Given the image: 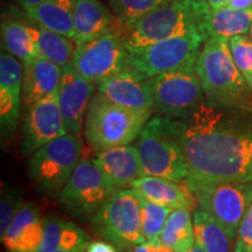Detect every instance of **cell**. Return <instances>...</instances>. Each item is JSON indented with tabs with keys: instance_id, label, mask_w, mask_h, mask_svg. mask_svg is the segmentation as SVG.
<instances>
[{
	"instance_id": "cell-22",
	"label": "cell",
	"mask_w": 252,
	"mask_h": 252,
	"mask_svg": "<svg viewBox=\"0 0 252 252\" xmlns=\"http://www.w3.org/2000/svg\"><path fill=\"white\" fill-rule=\"evenodd\" d=\"M90 236L87 231L56 215L43 217V238L39 252L58 250H87Z\"/></svg>"
},
{
	"instance_id": "cell-9",
	"label": "cell",
	"mask_w": 252,
	"mask_h": 252,
	"mask_svg": "<svg viewBox=\"0 0 252 252\" xmlns=\"http://www.w3.org/2000/svg\"><path fill=\"white\" fill-rule=\"evenodd\" d=\"M116 191L117 188L94 159L86 158L59 194V203L68 215L81 222H90Z\"/></svg>"
},
{
	"instance_id": "cell-10",
	"label": "cell",
	"mask_w": 252,
	"mask_h": 252,
	"mask_svg": "<svg viewBox=\"0 0 252 252\" xmlns=\"http://www.w3.org/2000/svg\"><path fill=\"white\" fill-rule=\"evenodd\" d=\"M203 42V36L198 32H189L143 48L131 49L127 67L143 78L195 67Z\"/></svg>"
},
{
	"instance_id": "cell-14",
	"label": "cell",
	"mask_w": 252,
	"mask_h": 252,
	"mask_svg": "<svg viewBox=\"0 0 252 252\" xmlns=\"http://www.w3.org/2000/svg\"><path fill=\"white\" fill-rule=\"evenodd\" d=\"M96 84L88 81L76 71L71 63L62 68L59 88V103L67 133L78 135L86 121L89 104Z\"/></svg>"
},
{
	"instance_id": "cell-17",
	"label": "cell",
	"mask_w": 252,
	"mask_h": 252,
	"mask_svg": "<svg viewBox=\"0 0 252 252\" xmlns=\"http://www.w3.org/2000/svg\"><path fill=\"white\" fill-rule=\"evenodd\" d=\"M94 159L117 190L132 188V185L145 175L139 154L132 145L94 152Z\"/></svg>"
},
{
	"instance_id": "cell-8",
	"label": "cell",
	"mask_w": 252,
	"mask_h": 252,
	"mask_svg": "<svg viewBox=\"0 0 252 252\" xmlns=\"http://www.w3.org/2000/svg\"><path fill=\"white\" fill-rule=\"evenodd\" d=\"M94 232L124 252L146 242L141 228L139 194L134 189L116 191L90 220Z\"/></svg>"
},
{
	"instance_id": "cell-37",
	"label": "cell",
	"mask_w": 252,
	"mask_h": 252,
	"mask_svg": "<svg viewBox=\"0 0 252 252\" xmlns=\"http://www.w3.org/2000/svg\"><path fill=\"white\" fill-rule=\"evenodd\" d=\"M18 1H19V4L21 5V7L24 8V11H25V9L34 7V6H36V5L41 4V2L46 1V0H18Z\"/></svg>"
},
{
	"instance_id": "cell-7",
	"label": "cell",
	"mask_w": 252,
	"mask_h": 252,
	"mask_svg": "<svg viewBox=\"0 0 252 252\" xmlns=\"http://www.w3.org/2000/svg\"><path fill=\"white\" fill-rule=\"evenodd\" d=\"M185 184L196 197L198 209L209 214L235 239L238 226L252 204V182L188 178Z\"/></svg>"
},
{
	"instance_id": "cell-35",
	"label": "cell",
	"mask_w": 252,
	"mask_h": 252,
	"mask_svg": "<svg viewBox=\"0 0 252 252\" xmlns=\"http://www.w3.org/2000/svg\"><path fill=\"white\" fill-rule=\"evenodd\" d=\"M86 252H117V248L106 241H94L88 245Z\"/></svg>"
},
{
	"instance_id": "cell-30",
	"label": "cell",
	"mask_w": 252,
	"mask_h": 252,
	"mask_svg": "<svg viewBox=\"0 0 252 252\" xmlns=\"http://www.w3.org/2000/svg\"><path fill=\"white\" fill-rule=\"evenodd\" d=\"M174 1L176 0H109V5L119 23L125 24Z\"/></svg>"
},
{
	"instance_id": "cell-15",
	"label": "cell",
	"mask_w": 252,
	"mask_h": 252,
	"mask_svg": "<svg viewBox=\"0 0 252 252\" xmlns=\"http://www.w3.org/2000/svg\"><path fill=\"white\" fill-rule=\"evenodd\" d=\"M98 90L112 103L134 111H153V98L147 78L126 68L100 82Z\"/></svg>"
},
{
	"instance_id": "cell-2",
	"label": "cell",
	"mask_w": 252,
	"mask_h": 252,
	"mask_svg": "<svg viewBox=\"0 0 252 252\" xmlns=\"http://www.w3.org/2000/svg\"><path fill=\"white\" fill-rule=\"evenodd\" d=\"M210 8L207 0H176L130 23L118 21V31L127 50L143 48L189 32H198L206 41Z\"/></svg>"
},
{
	"instance_id": "cell-6",
	"label": "cell",
	"mask_w": 252,
	"mask_h": 252,
	"mask_svg": "<svg viewBox=\"0 0 252 252\" xmlns=\"http://www.w3.org/2000/svg\"><path fill=\"white\" fill-rule=\"evenodd\" d=\"M83 146L78 135L67 133L49 141L32 154L28 176L39 193L56 196L82 160Z\"/></svg>"
},
{
	"instance_id": "cell-36",
	"label": "cell",
	"mask_w": 252,
	"mask_h": 252,
	"mask_svg": "<svg viewBox=\"0 0 252 252\" xmlns=\"http://www.w3.org/2000/svg\"><path fill=\"white\" fill-rule=\"evenodd\" d=\"M225 6L228 7L241 9V11H245V9L252 8V0H229L228 4Z\"/></svg>"
},
{
	"instance_id": "cell-42",
	"label": "cell",
	"mask_w": 252,
	"mask_h": 252,
	"mask_svg": "<svg viewBox=\"0 0 252 252\" xmlns=\"http://www.w3.org/2000/svg\"><path fill=\"white\" fill-rule=\"evenodd\" d=\"M249 36H250V39L252 40V25H251V27H250V31H249Z\"/></svg>"
},
{
	"instance_id": "cell-18",
	"label": "cell",
	"mask_w": 252,
	"mask_h": 252,
	"mask_svg": "<svg viewBox=\"0 0 252 252\" xmlns=\"http://www.w3.org/2000/svg\"><path fill=\"white\" fill-rule=\"evenodd\" d=\"M42 238L43 217L39 208L32 202H25L1 242L8 252H39Z\"/></svg>"
},
{
	"instance_id": "cell-27",
	"label": "cell",
	"mask_w": 252,
	"mask_h": 252,
	"mask_svg": "<svg viewBox=\"0 0 252 252\" xmlns=\"http://www.w3.org/2000/svg\"><path fill=\"white\" fill-rule=\"evenodd\" d=\"M190 212L189 209H173L160 234V241L174 252H187L195 243Z\"/></svg>"
},
{
	"instance_id": "cell-39",
	"label": "cell",
	"mask_w": 252,
	"mask_h": 252,
	"mask_svg": "<svg viewBox=\"0 0 252 252\" xmlns=\"http://www.w3.org/2000/svg\"><path fill=\"white\" fill-rule=\"evenodd\" d=\"M187 252H204V250H203V248L201 247V245L198 244L196 241H195V243H194L193 247L189 249Z\"/></svg>"
},
{
	"instance_id": "cell-5",
	"label": "cell",
	"mask_w": 252,
	"mask_h": 252,
	"mask_svg": "<svg viewBox=\"0 0 252 252\" xmlns=\"http://www.w3.org/2000/svg\"><path fill=\"white\" fill-rule=\"evenodd\" d=\"M145 175L185 182L189 176L181 147L169 124V118L157 116L149 119L135 139Z\"/></svg>"
},
{
	"instance_id": "cell-29",
	"label": "cell",
	"mask_w": 252,
	"mask_h": 252,
	"mask_svg": "<svg viewBox=\"0 0 252 252\" xmlns=\"http://www.w3.org/2000/svg\"><path fill=\"white\" fill-rule=\"evenodd\" d=\"M141 228L146 242H153L160 239L163 225H165L173 208L161 206L152 201L147 200L139 195Z\"/></svg>"
},
{
	"instance_id": "cell-11",
	"label": "cell",
	"mask_w": 252,
	"mask_h": 252,
	"mask_svg": "<svg viewBox=\"0 0 252 252\" xmlns=\"http://www.w3.org/2000/svg\"><path fill=\"white\" fill-rule=\"evenodd\" d=\"M127 58L128 50L118 31L117 21L105 33L76 45L70 63L81 76L99 84L127 68Z\"/></svg>"
},
{
	"instance_id": "cell-21",
	"label": "cell",
	"mask_w": 252,
	"mask_h": 252,
	"mask_svg": "<svg viewBox=\"0 0 252 252\" xmlns=\"http://www.w3.org/2000/svg\"><path fill=\"white\" fill-rule=\"evenodd\" d=\"M117 18L99 0H75L74 35L76 45L86 42L111 30Z\"/></svg>"
},
{
	"instance_id": "cell-32",
	"label": "cell",
	"mask_w": 252,
	"mask_h": 252,
	"mask_svg": "<svg viewBox=\"0 0 252 252\" xmlns=\"http://www.w3.org/2000/svg\"><path fill=\"white\" fill-rule=\"evenodd\" d=\"M23 193L19 189H4L0 201V237H4L12 220L23 206Z\"/></svg>"
},
{
	"instance_id": "cell-4",
	"label": "cell",
	"mask_w": 252,
	"mask_h": 252,
	"mask_svg": "<svg viewBox=\"0 0 252 252\" xmlns=\"http://www.w3.org/2000/svg\"><path fill=\"white\" fill-rule=\"evenodd\" d=\"M152 111H134L94 94L84 121V137L94 152L130 145L140 134Z\"/></svg>"
},
{
	"instance_id": "cell-40",
	"label": "cell",
	"mask_w": 252,
	"mask_h": 252,
	"mask_svg": "<svg viewBox=\"0 0 252 252\" xmlns=\"http://www.w3.org/2000/svg\"><path fill=\"white\" fill-rule=\"evenodd\" d=\"M12 1H13V0H1V7H2V9L7 8L8 6L11 5Z\"/></svg>"
},
{
	"instance_id": "cell-23",
	"label": "cell",
	"mask_w": 252,
	"mask_h": 252,
	"mask_svg": "<svg viewBox=\"0 0 252 252\" xmlns=\"http://www.w3.org/2000/svg\"><path fill=\"white\" fill-rule=\"evenodd\" d=\"M75 0H46L34 7L25 9L34 24L62 35H74Z\"/></svg>"
},
{
	"instance_id": "cell-28",
	"label": "cell",
	"mask_w": 252,
	"mask_h": 252,
	"mask_svg": "<svg viewBox=\"0 0 252 252\" xmlns=\"http://www.w3.org/2000/svg\"><path fill=\"white\" fill-rule=\"evenodd\" d=\"M193 222L195 241L204 252H234L231 237L209 214L196 208L193 213Z\"/></svg>"
},
{
	"instance_id": "cell-41",
	"label": "cell",
	"mask_w": 252,
	"mask_h": 252,
	"mask_svg": "<svg viewBox=\"0 0 252 252\" xmlns=\"http://www.w3.org/2000/svg\"><path fill=\"white\" fill-rule=\"evenodd\" d=\"M55 252H86V250H58Z\"/></svg>"
},
{
	"instance_id": "cell-31",
	"label": "cell",
	"mask_w": 252,
	"mask_h": 252,
	"mask_svg": "<svg viewBox=\"0 0 252 252\" xmlns=\"http://www.w3.org/2000/svg\"><path fill=\"white\" fill-rule=\"evenodd\" d=\"M229 43L236 65L252 90V40L244 34L230 37Z\"/></svg>"
},
{
	"instance_id": "cell-25",
	"label": "cell",
	"mask_w": 252,
	"mask_h": 252,
	"mask_svg": "<svg viewBox=\"0 0 252 252\" xmlns=\"http://www.w3.org/2000/svg\"><path fill=\"white\" fill-rule=\"evenodd\" d=\"M27 26L32 37L35 41L41 58L54 62L61 68L71 62L76 48V43L72 39L36 24L35 26L27 24Z\"/></svg>"
},
{
	"instance_id": "cell-19",
	"label": "cell",
	"mask_w": 252,
	"mask_h": 252,
	"mask_svg": "<svg viewBox=\"0 0 252 252\" xmlns=\"http://www.w3.org/2000/svg\"><path fill=\"white\" fill-rule=\"evenodd\" d=\"M132 189L152 202L173 209L195 210L197 208L196 197L185 182L144 175L132 185Z\"/></svg>"
},
{
	"instance_id": "cell-3",
	"label": "cell",
	"mask_w": 252,
	"mask_h": 252,
	"mask_svg": "<svg viewBox=\"0 0 252 252\" xmlns=\"http://www.w3.org/2000/svg\"><path fill=\"white\" fill-rule=\"evenodd\" d=\"M195 71L210 105L252 111V90L236 65L229 39L212 36L204 41Z\"/></svg>"
},
{
	"instance_id": "cell-33",
	"label": "cell",
	"mask_w": 252,
	"mask_h": 252,
	"mask_svg": "<svg viewBox=\"0 0 252 252\" xmlns=\"http://www.w3.org/2000/svg\"><path fill=\"white\" fill-rule=\"evenodd\" d=\"M234 252H252V204L238 226Z\"/></svg>"
},
{
	"instance_id": "cell-24",
	"label": "cell",
	"mask_w": 252,
	"mask_h": 252,
	"mask_svg": "<svg viewBox=\"0 0 252 252\" xmlns=\"http://www.w3.org/2000/svg\"><path fill=\"white\" fill-rule=\"evenodd\" d=\"M252 25V8L241 11L228 6L210 8L206 27L207 39L212 36L230 37L248 34Z\"/></svg>"
},
{
	"instance_id": "cell-12",
	"label": "cell",
	"mask_w": 252,
	"mask_h": 252,
	"mask_svg": "<svg viewBox=\"0 0 252 252\" xmlns=\"http://www.w3.org/2000/svg\"><path fill=\"white\" fill-rule=\"evenodd\" d=\"M153 111L163 117L185 118L202 104L203 90L195 67L147 78Z\"/></svg>"
},
{
	"instance_id": "cell-13",
	"label": "cell",
	"mask_w": 252,
	"mask_h": 252,
	"mask_svg": "<svg viewBox=\"0 0 252 252\" xmlns=\"http://www.w3.org/2000/svg\"><path fill=\"white\" fill-rule=\"evenodd\" d=\"M67 134L59 103V91L34 104L27 110L23 124L20 154L32 156L49 141Z\"/></svg>"
},
{
	"instance_id": "cell-1",
	"label": "cell",
	"mask_w": 252,
	"mask_h": 252,
	"mask_svg": "<svg viewBox=\"0 0 252 252\" xmlns=\"http://www.w3.org/2000/svg\"><path fill=\"white\" fill-rule=\"evenodd\" d=\"M169 124L188 178L252 182V132L225 121L224 113L204 104L187 117L169 118Z\"/></svg>"
},
{
	"instance_id": "cell-38",
	"label": "cell",
	"mask_w": 252,
	"mask_h": 252,
	"mask_svg": "<svg viewBox=\"0 0 252 252\" xmlns=\"http://www.w3.org/2000/svg\"><path fill=\"white\" fill-rule=\"evenodd\" d=\"M207 1L213 8H220L228 4L229 0H207Z\"/></svg>"
},
{
	"instance_id": "cell-20",
	"label": "cell",
	"mask_w": 252,
	"mask_h": 252,
	"mask_svg": "<svg viewBox=\"0 0 252 252\" xmlns=\"http://www.w3.org/2000/svg\"><path fill=\"white\" fill-rule=\"evenodd\" d=\"M61 76L62 68L41 56L24 64L23 100L26 110L49 94L58 93Z\"/></svg>"
},
{
	"instance_id": "cell-26",
	"label": "cell",
	"mask_w": 252,
	"mask_h": 252,
	"mask_svg": "<svg viewBox=\"0 0 252 252\" xmlns=\"http://www.w3.org/2000/svg\"><path fill=\"white\" fill-rule=\"evenodd\" d=\"M1 40L8 54L17 58L23 64L39 58L36 43L32 37L27 23L18 19H7L1 24Z\"/></svg>"
},
{
	"instance_id": "cell-16",
	"label": "cell",
	"mask_w": 252,
	"mask_h": 252,
	"mask_svg": "<svg viewBox=\"0 0 252 252\" xmlns=\"http://www.w3.org/2000/svg\"><path fill=\"white\" fill-rule=\"evenodd\" d=\"M24 64L11 54L0 56V121L2 133L15 130L20 115Z\"/></svg>"
},
{
	"instance_id": "cell-34",
	"label": "cell",
	"mask_w": 252,
	"mask_h": 252,
	"mask_svg": "<svg viewBox=\"0 0 252 252\" xmlns=\"http://www.w3.org/2000/svg\"><path fill=\"white\" fill-rule=\"evenodd\" d=\"M133 252H174L172 249L166 247L160 239L153 242H145L143 244L137 245Z\"/></svg>"
}]
</instances>
